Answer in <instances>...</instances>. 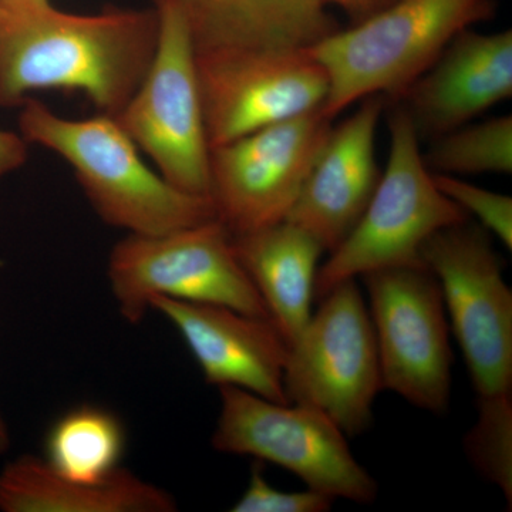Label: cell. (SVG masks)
I'll return each instance as SVG.
<instances>
[{
  "instance_id": "18",
  "label": "cell",
  "mask_w": 512,
  "mask_h": 512,
  "mask_svg": "<svg viewBox=\"0 0 512 512\" xmlns=\"http://www.w3.org/2000/svg\"><path fill=\"white\" fill-rule=\"evenodd\" d=\"M173 495L120 467L97 483L72 480L43 458L22 456L0 471V511L173 512Z\"/></svg>"
},
{
  "instance_id": "7",
  "label": "cell",
  "mask_w": 512,
  "mask_h": 512,
  "mask_svg": "<svg viewBox=\"0 0 512 512\" xmlns=\"http://www.w3.org/2000/svg\"><path fill=\"white\" fill-rule=\"evenodd\" d=\"M156 52L136 93L116 119L168 183L210 197V141L197 52L180 0H154Z\"/></svg>"
},
{
  "instance_id": "12",
  "label": "cell",
  "mask_w": 512,
  "mask_h": 512,
  "mask_svg": "<svg viewBox=\"0 0 512 512\" xmlns=\"http://www.w3.org/2000/svg\"><path fill=\"white\" fill-rule=\"evenodd\" d=\"M210 147L322 109L325 70L308 50L197 52Z\"/></svg>"
},
{
  "instance_id": "8",
  "label": "cell",
  "mask_w": 512,
  "mask_h": 512,
  "mask_svg": "<svg viewBox=\"0 0 512 512\" xmlns=\"http://www.w3.org/2000/svg\"><path fill=\"white\" fill-rule=\"evenodd\" d=\"M318 302L289 346L286 399L325 414L346 436H360L372 426L382 390L369 309L356 279L333 286Z\"/></svg>"
},
{
  "instance_id": "14",
  "label": "cell",
  "mask_w": 512,
  "mask_h": 512,
  "mask_svg": "<svg viewBox=\"0 0 512 512\" xmlns=\"http://www.w3.org/2000/svg\"><path fill=\"white\" fill-rule=\"evenodd\" d=\"M386 97L360 101L355 113L332 127L286 221L333 251L365 212L377 184L376 133Z\"/></svg>"
},
{
  "instance_id": "24",
  "label": "cell",
  "mask_w": 512,
  "mask_h": 512,
  "mask_svg": "<svg viewBox=\"0 0 512 512\" xmlns=\"http://www.w3.org/2000/svg\"><path fill=\"white\" fill-rule=\"evenodd\" d=\"M328 2L330 6H336L346 13L353 23H356L383 9L384 6L390 5L394 0H328Z\"/></svg>"
},
{
  "instance_id": "5",
  "label": "cell",
  "mask_w": 512,
  "mask_h": 512,
  "mask_svg": "<svg viewBox=\"0 0 512 512\" xmlns=\"http://www.w3.org/2000/svg\"><path fill=\"white\" fill-rule=\"evenodd\" d=\"M389 114L390 150L365 212L318 269L315 301L333 286L377 269L420 264L421 249L441 229L470 217L439 190L402 104Z\"/></svg>"
},
{
  "instance_id": "11",
  "label": "cell",
  "mask_w": 512,
  "mask_h": 512,
  "mask_svg": "<svg viewBox=\"0 0 512 512\" xmlns=\"http://www.w3.org/2000/svg\"><path fill=\"white\" fill-rule=\"evenodd\" d=\"M332 121L318 109L211 148L210 198L232 235L288 218Z\"/></svg>"
},
{
  "instance_id": "21",
  "label": "cell",
  "mask_w": 512,
  "mask_h": 512,
  "mask_svg": "<svg viewBox=\"0 0 512 512\" xmlns=\"http://www.w3.org/2000/svg\"><path fill=\"white\" fill-rule=\"evenodd\" d=\"M439 190L458 205L468 217H474L490 235L511 251L512 198L477 187L457 175L434 174Z\"/></svg>"
},
{
  "instance_id": "9",
  "label": "cell",
  "mask_w": 512,
  "mask_h": 512,
  "mask_svg": "<svg viewBox=\"0 0 512 512\" xmlns=\"http://www.w3.org/2000/svg\"><path fill=\"white\" fill-rule=\"evenodd\" d=\"M212 434L220 453L251 456L291 471L309 490L357 504L376 500L377 483L353 456L348 436L325 414L276 403L238 387H220Z\"/></svg>"
},
{
  "instance_id": "25",
  "label": "cell",
  "mask_w": 512,
  "mask_h": 512,
  "mask_svg": "<svg viewBox=\"0 0 512 512\" xmlns=\"http://www.w3.org/2000/svg\"><path fill=\"white\" fill-rule=\"evenodd\" d=\"M10 446V434L5 420L0 416V454L5 453Z\"/></svg>"
},
{
  "instance_id": "23",
  "label": "cell",
  "mask_w": 512,
  "mask_h": 512,
  "mask_svg": "<svg viewBox=\"0 0 512 512\" xmlns=\"http://www.w3.org/2000/svg\"><path fill=\"white\" fill-rule=\"evenodd\" d=\"M29 143L20 133L0 128V181L26 164Z\"/></svg>"
},
{
  "instance_id": "15",
  "label": "cell",
  "mask_w": 512,
  "mask_h": 512,
  "mask_svg": "<svg viewBox=\"0 0 512 512\" xmlns=\"http://www.w3.org/2000/svg\"><path fill=\"white\" fill-rule=\"evenodd\" d=\"M512 96V32L466 29L404 93L402 104L421 140L471 123Z\"/></svg>"
},
{
  "instance_id": "19",
  "label": "cell",
  "mask_w": 512,
  "mask_h": 512,
  "mask_svg": "<svg viewBox=\"0 0 512 512\" xmlns=\"http://www.w3.org/2000/svg\"><path fill=\"white\" fill-rule=\"evenodd\" d=\"M126 447V427L117 414L82 404L47 430L43 460L64 477L97 483L119 470Z\"/></svg>"
},
{
  "instance_id": "13",
  "label": "cell",
  "mask_w": 512,
  "mask_h": 512,
  "mask_svg": "<svg viewBox=\"0 0 512 512\" xmlns=\"http://www.w3.org/2000/svg\"><path fill=\"white\" fill-rule=\"evenodd\" d=\"M151 309L178 330L208 383L288 403L284 372L289 345L271 319L170 298L153 299Z\"/></svg>"
},
{
  "instance_id": "10",
  "label": "cell",
  "mask_w": 512,
  "mask_h": 512,
  "mask_svg": "<svg viewBox=\"0 0 512 512\" xmlns=\"http://www.w3.org/2000/svg\"><path fill=\"white\" fill-rule=\"evenodd\" d=\"M379 353L382 390L414 407L447 412L451 399L450 326L439 281L423 262L362 276Z\"/></svg>"
},
{
  "instance_id": "17",
  "label": "cell",
  "mask_w": 512,
  "mask_h": 512,
  "mask_svg": "<svg viewBox=\"0 0 512 512\" xmlns=\"http://www.w3.org/2000/svg\"><path fill=\"white\" fill-rule=\"evenodd\" d=\"M232 238L269 319L291 346L311 319L318 262L325 248L286 220Z\"/></svg>"
},
{
  "instance_id": "2",
  "label": "cell",
  "mask_w": 512,
  "mask_h": 512,
  "mask_svg": "<svg viewBox=\"0 0 512 512\" xmlns=\"http://www.w3.org/2000/svg\"><path fill=\"white\" fill-rule=\"evenodd\" d=\"M20 134L62 157L97 215L131 235H157L217 218L214 202L174 187L151 170L116 116L66 119L29 97L20 106Z\"/></svg>"
},
{
  "instance_id": "22",
  "label": "cell",
  "mask_w": 512,
  "mask_h": 512,
  "mask_svg": "<svg viewBox=\"0 0 512 512\" xmlns=\"http://www.w3.org/2000/svg\"><path fill=\"white\" fill-rule=\"evenodd\" d=\"M333 498L318 491H281L266 481L259 464L252 467L247 490L232 505V512H325Z\"/></svg>"
},
{
  "instance_id": "16",
  "label": "cell",
  "mask_w": 512,
  "mask_h": 512,
  "mask_svg": "<svg viewBox=\"0 0 512 512\" xmlns=\"http://www.w3.org/2000/svg\"><path fill=\"white\" fill-rule=\"evenodd\" d=\"M195 52L308 50L339 29L328 0H180Z\"/></svg>"
},
{
  "instance_id": "1",
  "label": "cell",
  "mask_w": 512,
  "mask_h": 512,
  "mask_svg": "<svg viewBox=\"0 0 512 512\" xmlns=\"http://www.w3.org/2000/svg\"><path fill=\"white\" fill-rule=\"evenodd\" d=\"M157 36L156 9L77 15L50 0H0V107L64 90L116 116L146 76Z\"/></svg>"
},
{
  "instance_id": "3",
  "label": "cell",
  "mask_w": 512,
  "mask_h": 512,
  "mask_svg": "<svg viewBox=\"0 0 512 512\" xmlns=\"http://www.w3.org/2000/svg\"><path fill=\"white\" fill-rule=\"evenodd\" d=\"M433 272L477 396L471 436L512 440V292L491 235L470 220L441 229L421 249Z\"/></svg>"
},
{
  "instance_id": "4",
  "label": "cell",
  "mask_w": 512,
  "mask_h": 512,
  "mask_svg": "<svg viewBox=\"0 0 512 512\" xmlns=\"http://www.w3.org/2000/svg\"><path fill=\"white\" fill-rule=\"evenodd\" d=\"M493 12L494 0H394L336 30L309 49L328 77L323 113L333 120L370 96L397 103L454 37Z\"/></svg>"
},
{
  "instance_id": "6",
  "label": "cell",
  "mask_w": 512,
  "mask_h": 512,
  "mask_svg": "<svg viewBox=\"0 0 512 512\" xmlns=\"http://www.w3.org/2000/svg\"><path fill=\"white\" fill-rule=\"evenodd\" d=\"M107 278L120 315L141 322L156 298L212 303L268 318L218 218L157 235H131L111 249Z\"/></svg>"
},
{
  "instance_id": "20",
  "label": "cell",
  "mask_w": 512,
  "mask_h": 512,
  "mask_svg": "<svg viewBox=\"0 0 512 512\" xmlns=\"http://www.w3.org/2000/svg\"><path fill=\"white\" fill-rule=\"evenodd\" d=\"M431 173L457 175L512 173V117L467 123L430 140L423 153Z\"/></svg>"
}]
</instances>
